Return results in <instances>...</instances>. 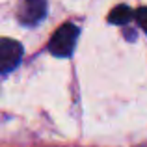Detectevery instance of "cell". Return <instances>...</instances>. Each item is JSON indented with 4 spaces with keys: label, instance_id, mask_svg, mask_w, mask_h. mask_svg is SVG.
Here are the masks:
<instances>
[{
    "label": "cell",
    "instance_id": "obj_1",
    "mask_svg": "<svg viewBox=\"0 0 147 147\" xmlns=\"http://www.w3.org/2000/svg\"><path fill=\"white\" fill-rule=\"evenodd\" d=\"M78 39V28L71 22L61 24L49 41V52L56 58H69Z\"/></svg>",
    "mask_w": 147,
    "mask_h": 147
},
{
    "label": "cell",
    "instance_id": "obj_2",
    "mask_svg": "<svg viewBox=\"0 0 147 147\" xmlns=\"http://www.w3.org/2000/svg\"><path fill=\"white\" fill-rule=\"evenodd\" d=\"M22 47L19 41L9 37H0V75L11 73L19 67L22 60Z\"/></svg>",
    "mask_w": 147,
    "mask_h": 147
},
{
    "label": "cell",
    "instance_id": "obj_3",
    "mask_svg": "<svg viewBox=\"0 0 147 147\" xmlns=\"http://www.w3.org/2000/svg\"><path fill=\"white\" fill-rule=\"evenodd\" d=\"M47 0H21L17 9V17L22 24H37L45 17Z\"/></svg>",
    "mask_w": 147,
    "mask_h": 147
},
{
    "label": "cell",
    "instance_id": "obj_5",
    "mask_svg": "<svg viewBox=\"0 0 147 147\" xmlns=\"http://www.w3.org/2000/svg\"><path fill=\"white\" fill-rule=\"evenodd\" d=\"M134 19H136L138 26L147 34V7H140V9L136 11V15H134Z\"/></svg>",
    "mask_w": 147,
    "mask_h": 147
},
{
    "label": "cell",
    "instance_id": "obj_4",
    "mask_svg": "<svg viewBox=\"0 0 147 147\" xmlns=\"http://www.w3.org/2000/svg\"><path fill=\"white\" fill-rule=\"evenodd\" d=\"M134 11L130 9L129 6H125V4H121V6H115L114 9L110 11V15H108V21L112 22V24H127V22L130 21V19H134Z\"/></svg>",
    "mask_w": 147,
    "mask_h": 147
}]
</instances>
